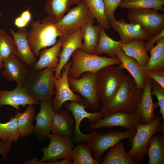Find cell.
Masks as SVG:
<instances>
[{"label":"cell","instance_id":"obj_1","mask_svg":"<svg viewBox=\"0 0 164 164\" xmlns=\"http://www.w3.org/2000/svg\"><path fill=\"white\" fill-rule=\"evenodd\" d=\"M143 93V88L138 87L130 74L125 79L117 93L107 104L101 108L103 118L118 111H137Z\"/></svg>","mask_w":164,"mask_h":164},{"label":"cell","instance_id":"obj_2","mask_svg":"<svg viewBox=\"0 0 164 164\" xmlns=\"http://www.w3.org/2000/svg\"><path fill=\"white\" fill-rule=\"evenodd\" d=\"M55 69L47 68L40 70L30 69L23 87L28 93L39 101H53L55 95Z\"/></svg>","mask_w":164,"mask_h":164},{"label":"cell","instance_id":"obj_3","mask_svg":"<svg viewBox=\"0 0 164 164\" xmlns=\"http://www.w3.org/2000/svg\"><path fill=\"white\" fill-rule=\"evenodd\" d=\"M162 120V115H159L155 116L153 120L148 124L141 123L138 126L134 136L129 139L131 148L127 153L136 164L143 160L147 155L152 136L161 132L164 134Z\"/></svg>","mask_w":164,"mask_h":164},{"label":"cell","instance_id":"obj_4","mask_svg":"<svg viewBox=\"0 0 164 164\" xmlns=\"http://www.w3.org/2000/svg\"><path fill=\"white\" fill-rule=\"evenodd\" d=\"M30 26L27 40L35 56L39 55L42 50L55 44L57 38L63 35L47 17L41 22L38 19L32 21Z\"/></svg>","mask_w":164,"mask_h":164},{"label":"cell","instance_id":"obj_5","mask_svg":"<svg viewBox=\"0 0 164 164\" xmlns=\"http://www.w3.org/2000/svg\"><path fill=\"white\" fill-rule=\"evenodd\" d=\"M71 56L72 63L68 77L73 79L79 78L82 73L86 72L96 73L105 67L119 64L121 63L117 57H107L90 54L84 52L80 49L75 51Z\"/></svg>","mask_w":164,"mask_h":164},{"label":"cell","instance_id":"obj_6","mask_svg":"<svg viewBox=\"0 0 164 164\" xmlns=\"http://www.w3.org/2000/svg\"><path fill=\"white\" fill-rule=\"evenodd\" d=\"M97 92L103 105L108 103L120 88L126 75L123 70L114 65L106 66L96 73Z\"/></svg>","mask_w":164,"mask_h":164},{"label":"cell","instance_id":"obj_7","mask_svg":"<svg viewBox=\"0 0 164 164\" xmlns=\"http://www.w3.org/2000/svg\"><path fill=\"white\" fill-rule=\"evenodd\" d=\"M48 138L50 140L49 144L41 150L43 155L40 160L38 161L37 159L34 158L26 161L24 163L36 164L64 158L72 160L73 144L71 138L53 133L49 134Z\"/></svg>","mask_w":164,"mask_h":164},{"label":"cell","instance_id":"obj_8","mask_svg":"<svg viewBox=\"0 0 164 164\" xmlns=\"http://www.w3.org/2000/svg\"><path fill=\"white\" fill-rule=\"evenodd\" d=\"M94 22L95 19L88 7L85 2L81 0L76 6L71 9L55 24V26L62 35H69L86 23H91L94 25Z\"/></svg>","mask_w":164,"mask_h":164},{"label":"cell","instance_id":"obj_9","mask_svg":"<svg viewBox=\"0 0 164 164\" xmlns=\"http://www.w3.org/2000/svg\"><path fill=\"white\" fill-rule=\"evenodd\" d=\"M72 63L69 60L64 66L61 74L57 79H55V96L52 101L53 108L55 113H58L61 109L63 103L67 101H73L89 107L88 104L84 98L80 96L75 94L70 88L68 80V74Z\"/></svg>","mask_w":164,"mask_h":164},{"label":"cell","instance_id":"obj_10","mask_svg":"<svg viewBox=\"0 0 164 164\" xmlns=\"http://www.w3.org/2000/svg\"><path fill=\"white\" fill-rule=\"evenodd\" d=\"M135 132L127 129L124 131H111L105 133L95 132L86 141L93 151L94 158L100 164L106 151L122 139H131Z\"/></svg>","mask_w":164,"mask_h":164},{"label":"cell","instance_id":"obj_11","mask_svg":"<svg viewBox=\"0 0 164 164\" xmlns=\"http://www.w3.org/2000/svg\"><path fill=\"white\" fill-rule=\"evenodd\" d=\"M68 80L72 91L81 95L91 109L97 110L99 108L100 103L97 92L96 73L86 72L78 78L68 77Z\"/></svg>","mask_w":164,"mask_h":164},{"label":"cell","instance_id":"obj_12","mask_svg":"<svg viewBox=\"0 0 164 164\" xmlns=\"http://www.w3.org/2000/svg\"><path fill=\"white\" fill-rule=\"evenodd\" d=\"M130 22L138 24L152 37L164 29V14L150 9H129Z\"/></svg>","mask_w":164,"mask_h":164},{"label":"cell","instance_id":"obj_13","mask_svg":"<svg viewBox=\"0 0 164 164\" xmlns=\"http://www.w3.org/2000/svg\"><path fill=\"white\" fill-rule=\"evenodd\" d=\"M141 123V117L137 111H118L94 123L91 124L90 126L92 129H98L103 128H109L118 126L136 132L138 126Z\"/></svg>","mask_w":164,"mask_h":164},{"label":"cell","instance_id":"obj_14","mask_svg":"<svg viewBox=\"0 0 164 164\" xmlns=\"http://www.w3.org/2000/svg\"><path fill=\"white\" fill-rule=\"evenodd\" d=\"M65 109L70 111L73 114L75 125L74 128V134L72 138L73 142L80 143L85 141L90 137L94 132L90 134H84L82 133L80 129V126L81 121L85 118H88L90 122H95L103 118L101 111L96 113H92L87 111L85 106L73 101L70 102L66 101L64 103Z\"/></svg>","mask_w":164,"mask_h":164},{"label":"cell","instance_id":"obj_15","mask_svg":"<svg viewBox=\"0 0 164 164\" xmlns=\"http://www.w3.org/2000/svg\"><path fill=\"white\" fill-rule=\"evenodd\" d=\"M59 38L62 41V49L58 54L59 61L58 67L55 69L54 77L56 79L60 77L63 67L68 63L74 51L82 47L83 34L81 28L73 33L63 35Z\"/></svg>","mask_w":164,"mask_h":164},{"label":"cell","instance_id":"obj_16","mask_svg":"<svg viewBox=\"0 0 164 164\" xmlns=\"http://www.w3.org/2000/svg\"><path fill=\"white\" fill-rule=\"evenodd\" d=\"M110 24L113 30L118 33L123 43L134 39L147 40L152 37L138 24L131 22L127 23L123 18L120 20L115 19Z\"/></svg>","mask_w":164,"mask_h":164},{"label":"cell","instance_id":"obj_17","mask_svg":"<svg viewBox=\"0 0 164 164\" xmlns=\"http://www.w3.org/2000/svg\"><path fill=\"white\" fill-rule=\"evenodd\" d=\"M38 100L31 97L23 86H18L13 90H0V108L8 105L14 107L18 111L20 106L39 104Z\"/></svg>","mask_w":164,"mask_h":164},{"label":"cell","instance_id":"obj_18","mask_svg":"<svg viewBox=\"0 0 164 164\" xmlns=\"http://www.w3.org/2000/svg\"><path fill=\"white\" fill-rule=\"evenodd\" d=\"M40 109L35 117L36 123L34 126L33 133L41 140L48 138L51 131L53 118L55 113L52 101H41Z\"/></svg>","mask_w":164,"mask_h":164},{"label":"cell","instance_id":"obj_19","mask_svg":"<svg viewBox=\"0 0 164 164\" xmlns=\"http://www.w3.org/2000/svg\"><path fill=\"white\" fill-rule=\"evenodd\" d=\"M27 65L22 62L16 56L9 57L3 62L5 68L3 76L8 81H15L17 86H23L30 70Z\"/></svg>","mask_w":164,"mask_h":164},{"label":"cell","instance_id":"obj_20","mask_svg":"<svg viewBox=\"0 0 164 164\" xmlns=\"http://www.w3.org/2000/svg\"><path fill=\"white\" fill-rule=\"evenodd\" d=\"M9 31L16 44V56L22 61L32 67L36 60L27 40L29 30L25 28H20L15 32L10 28Z\"/></svg>","mask_w":164,"mask_h":164},{"label":"cell","instance_id":"obj_21","mask_svg":"<svg viewBox=\"0 0 164 164\" xmlns=\"http://www.w3.org/2000/svg\"><path fill=\"white\" fill-rule=\"evenodd\" d=\"M116 55L121 62L119 67L123 70L126 69L134 79L137 86L143 88L147 73L145 67L141 66L134 58L126 55L120 48L116 50Z\"/></svg>","mask_w":164,"mask_h":164},{"label":"cell","instance_id":"obj_22","mask_svg":"<svg viewBox=\"0 0 164 164\" xmlns=\"http://www.w3.org/2000/svg\"><path fill=\"white\" fill-rule=\"evenodd\" d=\"M152 80L147 77L145 78L143 88L142 97L138 107L137 112L141 117V123L147 124L152 121L155 117L154 108L158 105L157 103H153L151 91Z\"/></svg>","mask_w":164,"mask_h":164},{"label":"cell","instance_id":"obj_23","mask_svg":"<svg viewBox=\"0 0 164 164\" xmlns=\"http://www.w3.org/2000/svg\"><path fill=\"white\" fill-rule=\"evenodd\" d=\"M74 120L69 111L65 109L54 113L51 131L53 134H59L72 138L74 134Z\"/></svg>","mask_w":164,"mask_h":164},{"label":"cell","instance_id":"obj_24","mask_svg":"<svg viewBox=\"0 0 164 164\" xmlns=\"http://www.w3.org/2000/svg\"><path fill=\"white\" fill-rule=\"evenodd\" d=\"M62 40L60 38L57 42L52 47L43 49L40 52L39 60L32 67V69L37 70L47 68L55 69L58 65V54L62 49Z\"/></svg>","mask_w":164,"mask_h":164},{"label":"cell","instance_id":"obj_25","mask_svg":"<svg viewBox=\"0 0 164 164\" xmlns=\"http://www.w3.org/2000/svg\"><path fill=\"white\" fill-rule=\"evenodd\" d=\"M145 43L143 39H134L123 43L121 48L126 55L134 58L141 66L145 67L149 58L145 48Z\"/></svg>","mask_w":164,"mask_h":164},{"label":"cell","instance_id":"obj_26","mask_svg":"<svg viewBox=\"0 0 164 164\" xmlns=\"http://www.w3.org/2000/svg\"><path fill=\"white\" fill-rule=\"evenodd\" d=\"M101 27L99 24L94 26L91 23H88L81 27L84 40L80 49L83 51L93 54L99 40Z\"/></svg>","mask_w":164,"mask_h":164},{"label":"cell","instance_id":"obj_27","mask_svg":"<svg viewBox=\"0 0 164 164\" xmlns=\"http://www.w3.org/2000/svg\"><path fill=\"white\" fill-rule=\"evenodd\" d=\"M102 164H136L126 152L123 144L118 142L109 149L102 159Z\"/></svg>","mask_w":164,"mask_h":164},{"label":"cell","instance_id":"obj_28","mask_svg":"<svg viewBox=\"0 0 164 164\" xmlns=\"http://www.w3.org/2000/svg\"><path fill=\"white\" fill-rule=\"evenodd\" d=\"M73 0H47L44 5L48 19L56 24L64 16L72 4Z\"/></svg>","mask_w":164,"mask_h":164},{"label":"cell","instance_id":"obj_29","mask_svg":"<svg viewBox=\"0 0 164 164\" xmlns=\"http://www.w3.org/2000/svg\"><path fill=\"white\" fill-rule=\"evenodd\" d=\"M123 43L121 40L117 41L111 38L106 34L104 29L101 27L99 40L93 54L98 55L106 53L109 57H116V50L118 48H121Z\"/></svg>","mask_w":164,"mask_h":164},{"label":"cell","instance_id":"obj_30","mask_svg":"<svg viewBox=\"0 0 164 164\" xmlns=\"http://www.w3.org/2000/svg\"><path fill=\"white\" fill-rule=\"evenodd\" d=\"M149 164H164V136L153 135L151 137L147 150Z\"/></svg>","mask_w":164,"mask_h":164},{"label":"cell","instance_id":"obj_31","mask_svg":"<svg viewBox=\"0 0 164 164\" xmlns=\"http://www.w3.org/2000/svg\"><path fill=\"white\" fill-rule=\"evenodd\" d=\"M35 108L33 105H29L23 113L19 112L18 118V130L20 136L25 137L33 133V125Z\"/></svg>","mask_w":164,"mask_h":164},{"label":"cell","instance_id":"obj_32","mask_svg":"<svg viewBox=\"0 0 164 164\" xmlns=\"http://www.w3.org/2000/svg\"><path fill=\"white\" fill-rule=\"evenodd\" d=\"M149 50L150 57L145 67L147 72L164 69V37L159 40Z\"/></svg>","mask_w":164,"mask_h":164},{"label":"cell","instance_id":"obj_33","mask_svg":"<svg viewBox=\"0 0 164 164\" xmlns=\"http://www.w3.org/2000/svg\"><path fill=\"white\" fill-rule=\"evenodd\" d=\"M88 7L92 16L96 19L104 29H109L110 25L106 15L105 6L103 0H83Z\"/></svg>","mask_w":164,"mask_h":164},{"label":"cell","instance_id":"obj_34","mask_svg":"<svg viewBox=\"0 0 164 164\" xmlns=\"http://www.w3.org/2000/svg\"><path fill=\"white\" fill-rule=\"evenodd\" d=\"M93 154L87 144L81 143L73 148L72 164H99L92 156Z\"/></svg>","mask_w":164,"mask_h":164},{"label":"cell","instance_id":"obj_35","mask_svg":"<svg viewBox=\"0 0 164 164\" xmlns=\"http://www.w3.org/2000/svg\"><path fill=\"white\" fill-rule=\"evenodd\" d=\"M164 0H122L118 7L123 9H150L164 12Z\"/></svg>","mask_w":164,"mask_h":164},{"label":"cell","instance_id":"obj_36","mask_svg":"<svg viewBox=\"0 0 164 164\" xmlns=\"http://www.w3.org/2000/svg\"><path fill=\"white\" fill-rule=\"evenodd\" d=\"M19 111L5 123L0 122V139L17 142L20 136L18 130L17 120Z\"/></svg>","mask_w":164,"mask_h":164},{"label":"cell","instance_id":"obj_37","mask_svg":"<svg viewBox=\"0 0 164 164\" xmlns=\"http://www.w3.org/2000/svg\"><path fill=\"white\" fill-rule=\"evenodd\" d=\"M16 45L13 38L4 30L0 29V60L3 62L7 58L16 55Z\"/></svg>","mask_w":164,"mask_h":164},{"label":"cell","instance_id":"obj_38","mask_svg":"<svg viewBox=\"0 0 164 164\" xmlns=\"http://www.w3.org/2000/svg\"><path fill=\"white\" fill-rule=\"evenodd\" d=\"M151 91L152 95H155L157 99V104L160 108L159 113L162 116V124L164 125V88L152 80L151 85Z\"/></svg>","mask_w":164,"mask_h":164},{"label":"cell","instance_id":"obj_39","mask_svg":"<svg viewBox=\"0 0 164 164\" xmlns=\"http://www.w3.org/2000/svg\"><path fill=\"white\" fill-rule=\"evenodd\" d=\"M30 9L31 7H29L15 19L14 24L19 29L25 28L30 23L32 19Z\"/></svg>","mask_w":164,"mask_h":164},{"label":"cell","instance_id":"obj_40","mask_svg":"<svg viewBox=\"0 0 164 164\" xmlns=\"http://www.w3.org/2000/svg\"><path fill=\"white\" fill-rule=\"evenodd\" d=\"M122 0H103L105 6L106 17L110 22L115 19L114 14L115 10Z\"/></svg>","mask_w":164,"mask_h":164},{"label":"cell","instance_id":"obj_41","mask_svg":"<svg viewBox=\"0 0 164 164\" xmlns=\"http://www.w3.org/2000/svg\"><path fill=\"white\" fill-rule=\"evenodd\" d=\"M147 76L164 88V69L148 72Z\"/></svg>","mask_w":164,"mask_h":164},{"label":"cell","instance_id":"obj_42","mask_svg":"<svg viewBox=\"0 0 164 164\" xmlns=\"http://www.w3.org/2000/svg\"><path fill=\"white\" fill-rule=\"evenodd\" d=\"M13 142L0 139V154L2 155L3 160L6 164L7 162V158L10 152Z\"/></svg>","mask_w":164,"mask_h":164},{"label":"cell","instance_id":"obj_43","mask_svg":"<svg viewBox=\"0 0 164 164\" xmlns=\"http://www.w3.org/2000/svg\"><path fill=\"white\" fill-rule=\"evenodd\" d=\"M163 37H164V29L158 34L153 36L147 40L145 48L147 52L153 46L155 43Z\"/></svg>","mask_w":164,"mask_h":164},{"label":"cell","instance_id":"obj_44","mask_svg":"<svg viewBox=\"0 0 164 164\" xmlns=\"http://www.w3.org/2000/svg\"><path fill=\"white\" fill-rule=\"evenodd\" d=\"M71 160L69 158H64L60 161H48L46 162H39L38 164H72Z\"/></svg>","mask_w":164,"mask_h":164},{"label":"cell","instance_id":"obj_45","mask_svg":"<svg viewBox=\"0 0 164 164\" xmlns=\"http://www.w3.org/2000/svg\"><path fill=\"white\" fill-rule=\"evenodd\" d=\"M81 0H73L72 4L77 5Z\"/></svg>","mask_w":164,"mask_h":164},{"label":"cell","instance_id":"obj_46","mask_svg":"<svg viewBox=\"0 0 164 164\" xmlns=\"http://www.w3.org/2000/svg\"><path fill=\"white\" fill-rule=\"evenodd\" d=\"M3 67V62L0 60V71Z\"/></svg>","mask_w":164,"mask_h":164},{"label":"cell","instance_id":"obj_47","mask_svg":"<svg viewBox=\"0 0 164 164\" xmlns=\"http://www.w3.org/2000/svg\"><path fill=\"white\" fill-rule=\"evenodd\" d=\"M2 16V13L1 12H0V20H1Z\"/></svg>","mask_w":164,"mask_h":164}]
</instances>
